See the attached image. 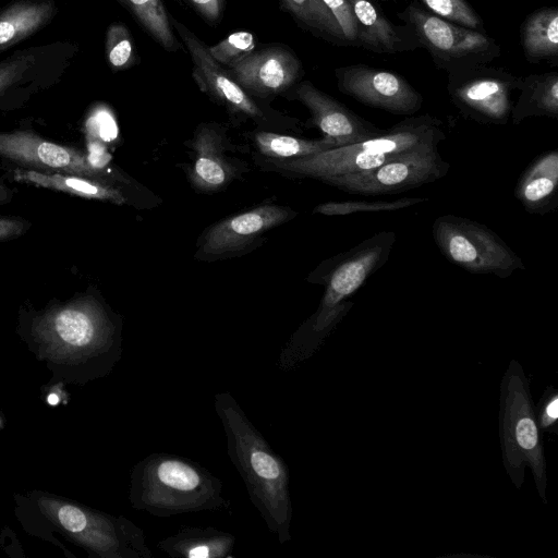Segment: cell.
<instances>
[{"label":"cell","instance_id":"6da1fadb","mask_svg":"<svg viewBox=\"0 0 558 558\" xmlns=\"http://www.w3.org/2000/svg\"><path fill=\"white\" fill-rule=\"evenodd\" d=\"M214 409L226 435L228 457L244 482L248 499L278 543L286 544L291 539L293 515L287 463L230 392L216 393Z\"/></svg>","mask_w":558,"mask_h":558},{"label":"cell","instance_id":"7a4b0ae2","mask_svg":"<svg viewBox=\"0 0 558 558\" xmlns=\"http://www.w3.org/2000/svg\"><path fill=\"white\" fill-rule=\"evenodd\" d=\"M40 353L53 362L108 374L121 357V327L93 296L48 310L32 326Z\"/></svg>","mask_w":558,"mask_h":558},{"label":"cell","instance_id":"3957f363","mask_svg":"<svg viewBox=\"0 0 558 558\" xmlns=\"http://www.w3.org/2000/svg\"><path fill=\"white\" fill-rule=\"evenodd\" d=\"M129 499L134 509L169 518L229 507L220 478L191 459L150 453L132 469Z\"/></svg>","mask_w":558,"mask_h":558},{"label":"cell","instance_id":"277c9868","mask_svg":"<svg viewBox=\"0 0 558 558\" xmlns=\"http://www.w3.org/2000/svg\"><path fill=\"white\" fill-rule=\"evenodd\" d=\"M391 230L379 231L352 248L324 260L308 277L325 287L316 312L292 335L301 351L314 353L342 317L351 310L354 294L388 260L396 242Z\"/></svg>","mask_w":558,"mask_h":558},{"label":"cell","instance_id":"5b68a950","mask_svg":"<svg viewBox=\"0 0 558 558\" xmlns=\"http://www.w3.org/2000/svg\"><path fill=\"white\" fill-rule=\"evenodd\" d=\"M446 138L442 121L430 114L409 116L368 140L330 148L305 157L265 159L268 170L300 178L324 179L374 169L411 149L440 144Z\"/></svg>","mask_w":558,"mask_h":558},{"label":"cell","instance_id":"8992f818","mask_svg":"<svg viewBox=\"0 0 558 558\" xmlns=\"http://www.w3.org/2000/svg\"><path fill=\"white\" fill-rule=\"evenodd\" d=\"M45 515L72 541L99 558H150L144 531L123 515H111L56 497H40Z\"/></svg>","mask_w":558,"mask_h":558},{"label":"cell","instance_id":"52a82bcc","mask_svg":"<svg viewBox=\"0 0 558 558\" xmlns=\"http://www.w3.org/2000/svg\"><path fill=\"white\" fill-rule=\"evenodd\" d=\"M504 463L513 483L519 488L523 481L524 466L534 473L539 495L545 501L546 473L541 428L524 377L517 361H512L501 385L500 411Z\"/></svg>","mask_w":558,"mask_h":558},{"label":"cell","instance_id":"ba28073f","mask_svg":"<svg viewBox=\"0 0 558 558\" xmlns=\"http://www.w3.org/2000/svg\"><path fill=\"white\" fill-rule=\"evenodd\" d=\"M432 235L442 256L470 274L506 279L525 269L521 257L495 231L476 220L441 215L433 222Z\"/></svg>","mask_w":558,"mask_h":558},{"label":"cell","instance_id":"9c48e42d","mask_svg":"<svg viewBox=\"0 0 558 558\" xmlns=\"http://www.w3.org/2000/svg\"><path fill=\"white\" fill-rule=\"evenodd\" d=\"M398 17L425 48L435 65L448 74L488 65L500 56L499 44L485 31H474L444 20L417 1H412Z\"/></svg>","mask_w":558,"mask_h":558},{"label":"cell","instance_id":"30bf717a","mask_svg":"<svg viewBox=\"0 0 558 558\" xmlns=\"http://www.w3.org/2000/svg\"><path fill=\"white\" fill-rule=\"evenodd\" d=\"M439 144H427L405 151L366 171L324 179L322 182L352 194H395L444 178L450 163L442 159Z\"/></svg>","mask_w":558,"mask_h":558},{"label":"cell","instance_id":"8fae6325","mask_svg":"<svg viewBox=\"0 0 558 558\" xmlns=\"http://www.w3.org/2000/svg\"><path fill=\"white\" fill-rule=\"evenodd\" d=\"M521 77L488 65L448 74L451 102L468 119L485 125H506L512 110V94Z\"/></svg>","mask_w":558,"mask_h":558},{"label":"cell","instance_id":"7c38bea8","mask_svg":"<svg viewBox=\"0 0 558 558\" xmlns=\"http://www.w3.org/2000/svg\"><path fill=\"white\" fill-rule=\"evenodd\" d=\"M173 29L185 45L193 64L192 75L199 89L231 113L252 119L260 125L280 124L282 117L266 110L217 62L190 28L170 15Z\"/></svg>","mask_w":558,"mask_h":558},{"label":"cell","instance_id":"4fadbf2b","mask_svg":"<svg viewBox=\"0 0 558 558\" xmlns=\"http://www.w3.org/2000/svg\"><path fill=\"white\" fill-rule=\"evenodd\" d=\"M77 53L69 41H56L14 51L0 61V105L28 96L61 80Z\"/></svg>","mask_w":558,"mask_h":558},{"label":"cell","instance_id":"5bb4252c","mask_svg":"<svg viewBox=\"0 0 558 558\" xmlns=\"http://www.w3.org/2000/svg\"><path fill=\"white\" fill-rule=\"evenodd\" d=\"M338 89L356 101L393 114L413 116L423 96L402 75L365 64L335 69Z\"/></svg>","mask_w":558,"mask_h":558},{"label":"cell","instance_id":"9a60e30c","mask_svg":"<svg viewBox=\"0 0 558 558\" xmlns=\"http://www.w3.org/2000/svg\"><path fill=\"white\" fill-rule=\"evenodd\" d=\"M295 216L290 207L266 204L226 218L207 230L195 258L213 262L245 253L267 231Z\"/></svg>","mask_w":558,"mask_h":558},{"label":"cell","instance_id":"2e32d148","mask_svg":"<svg viewBox=\"0 0 558 558\" xmlns=\"http://www.w3.org/2000/svg\"><path fill=\"white\" fill-rule=\"evenodd\" d=\"M0 156L28 169L102 179L105 173L82 151L46 141L28 131L0 133Z\"/></svg>","mask_w":558,"mask_h":558},{"label":"cell","instance_id":"e0dca14e","mask_svg":"<svg viewBox=\"0 0 558 558\" xmlns=\"http://www.w3.org/2000/svg\"><path fill=\"white\" fill-rule=\"evenodd\" d=\"M290 90L292 98L308 109L310 125L317 128L323 137L332 140L336 147L362 142L385 131L322 92L310 81L300 82Z\"/></svg>","mask_w":558,"mask_h":558},{"label":"cell","instance_id":"ac0fdd59","mask_svg":"<svg viewBox=\"0 0 558 558\" xmlns=\"http://www.w3.org/2000/svg\"><path fill=\"white\" fill-rule=\"evenodd\" d=\"M227 69L250 95L258 97L283 94L298 84L302 75L300 60L282 46L253 51Z\"/></svg>","mask_w":558,"mask_h":558},{"label":"cell","instance_id":"d6986e66","mask_svg":"<svg viewBox=\"0 0 558 558\" xmlns=\"http://www.w3.org/2000/svg\"><path fill=\"white\" fill-rule=\"evenodd\" d=\"M190 147L194 160L189 170V179L196 190L217 192L236 178L239 169L223 153V134L218 125H198Z\"/></svg>","mask_w":558,"mask_h":558},{"label":"cell","instance_id":"ffe728a7","mask_svg":"<svg viewBox=\"0 0 558 558\" xmlns=\"http://www.w3.org/2000/svg\"><path fill=\"white\" fill-rule=\"evenodd\" d=\"M360 28L359 47L376 53H399L421 48L412 31L388 20L372 0H348Z\"/></svg>","mask_w":558,"mask_h":558},{"label":"cell","instance_id":"44dd1931","mask_svg":"<svg viewBox=\"0 0 558 558\" xmlns=\"http://www.w3.org/2000/svg\"><path fill=\"white\" fill-rule=\"evenodd\" d=\"M514 197L532 215H546L558 206V149L537 155L522 171Z\"/></svg>","mask_w":558,"mask_h":558},{"label":"cell","instance_id":"7402d4cb","mask_svg":"<svg viewBox=\"0 0 558 558\" xmlns=\"http://www.w3.org/2000/svg\"><path fill=\"white\" fill-rule=\"evenodd\" d=\"M235 537L215 527H184L157 543L172 558H230Z\"/></svg>","mask_w":558,"mask_h":558},{"label":"cell","instance_id":"603a6c76","mask_svg":"<svg viewBox=\"0 0 558 558\" xmlns=\"http://www.w3.org/2000/svg\"><path fill=\"white\" fill-rule=\"evenodd\" d=\"M58 9L53 0H16L0 11V52L49 24Z\"/></svg>","mask_w":558,"mask_h":558},{"label":"cell","instance_id":"cb8c5ba5","mask_svg":"<svg viewBox=\"0 0 558 558\" xmlns=\"http://www.w3.org/2000/svg\"><path fill=\"white\" fill-rule=\"evenodd\" d=\"M14 179L19 182L64 192L75 196L110 202L122 205L126 202L123 193L106 181L58 172H41L32 169L16 170Z\"/></svg>","mask_w":558,"mask_h":558},{"label":"cell","instance_id":"d4e9b609","mask_svg":"<svg viewBox=\"0 0 558 558\" xmlns=\"http://www.w3.org/2000/svg\"><path fill=\"white\" fill-rule=\"evenodd\" d=\"M518 90L520 94L510 116L513 125H519L523 120L532 117L558 119V73L556 71L521 77Z\"/></svg>","mask_w":558,"mask_h":558},{"label":"cell","instance_id":"484cf974","mask_svg":"<svg viewBox=\"0 0 558 558\" xmlns=\"http://www.w3.org/2000/svg\"><path fill=\"white\" fill-rule=\"evenodd\" d=\"M520 38L530 63L545 60L557 64L558 8L544 7L527 15L521 24Z\"/></svg>","mask_w":558,"mask_h":558},{"label":"cell","instance_id":"4316f807","mask_svg":"<svg viewBox=\"0 0 558 558\" xmlns=\"http://www.w3.org/2000/svg\"><path fill=\"white\" fill-rule=\"evenodd\" d=\"M252 141L260 155L276 160L305 157L336 147L327 137L307 140L270 131L254 132Z\"/></svg>","mask_w":558,"mask_h":558},{"label":"cell","instance_id":"83f0119b","mask_svg":"<svg viewBox=\"0 0 558 558\" xmlns=\"http://www.w3.org/2000/svg\"><path fill=\"white\" fill-rule=\"evenodd\" d=\"M165 50L181 48L162 0H118Z\"/></svg>","mask_w":558,"mask_h":558},{"label":"cell","instance_id":"f1b7e54d","mask_svg":"<svg viewBox=\"0 0 558 558\" xmlns=\"http://www.w3.org/2000/svg\"><path fill=\"white\" fill-rule=\"evenodd\" d=\"M299 24L336 45H348L343 33L323 0H280Z\"/></svg>","mask_w":558,"mask_h":558},{"label":"cell","instance_id":"f546056e","mask_svg":"<svg viewBox=\"0 0 558 558\" xmlns=\"http://www.w3.org/2000/svg\"><path fill=\"white\" fill-rule=\"evenodd\" d=\"M427 197L408 196L396 199L326 202L314 207L313 213L325 216H343L361 213L395 211L427 202Z\"/></svg>","mask_w":558,"mask_h":558},{"label":"cell","instance_id":"4dcf8cb0","mask_svg":"<svg viewBox=\"0 0 558 558\" xmlns=\"http://www.w3.org/2000/svg\"><path fill=\"white\" fill-rule=\"evenodd\" d=\"M105 49L108 64L113 71L128 70L136 61L133 38L126 25L121 22L108 26Z\"/></svg>","mask_w":558,"mask_h":558},{"label":"cell","instance_id":"1f68e13d","mask_svg":"<svg viewBox=\"0 0 558 558\" xmlns=\"http://www.w3.org/2000/svg\"><path fill=\"white\" fill-rule=\"evenodd\" d=\"M435 15L474 31H484V23L466 0H420Z\"/></svg>","mask_w":558,"mask_h":558},{"label":"cell","instance_id":"d6a6232c","mask_svg":"<svg viewBox=\"0 0 558 558\" xmlns=\"http://www.w3.org/2000/svg\"><path fill=\"white\" fill-rule=\"evenodd\" d=\"M256 47L254 35L246 31L231 33L228 37L208 47L211 57L221 65L229 66L252 53Z\"/></svg>","mask_w":558,"mask_h":558},{"label":"cell","instance_id":"836d02e7","mask_svg":"<svg viewBox=\"0 0 558 558\" xmlns=\"http://www.w3.org/2000/svg\"><path fill=\"white\" fill-rule=\"evenodd\" d=\"M337 20L348 45L360 44V28L348 0H323Z\"/></svg>","mask_w":558,"mask_h":558},{"label":"cell","instance_id":"e575fe53","mask_svg":"<svg viewBox=\"0 0 558 558\" xmlns=\"http://www.w3.org/2000/svg\"><path fill=\"white\" fill-rule=\"evenodd\" d=\"M535 417L543 430L556 428L558 421V393L553 387H548L537 405Z\"/></svg>","mask_w":558,"mask_h":558},{"label":"cell","instance_id":"d590c367","mask_svg":"<svg viewBox=\"0 0 558 558\" xmlns=\"http://www.w3.org/2000/svg\"><path fill=\"white\" fill-rule=\"evenodd\" d=\"M208 23L219 22L223 15L226 0H186Z\"/></svg>","mask_w":558,"mask_h":558},{"label":"cell","instance_id":"8d00e7d4","mask_svg":"<svg viewBox=\"0 0 558 558\" xmlns=\"http://www.w3.org/2000/svg\"><path fill=\"white\" fill-rule=\"evenodd\" d=\"M25 221L21 219L0 217V241L22 234L25 231Z\"/></svg>","mask_w":558,"mask_h":558},{"label":"cell","instance_id":"74e56055","mask_svg":"<svg viewBox=\"0 0 558 558\" xmlns=\"http://www.w3.org/2000/svg\"><path fill=\"white\" fill-rule=\"evenodd\" d=\"M11 198V191L0 183V204L8 202Z\"/></svg>","mask_w":558,"mask_h":558}]
</instances>
